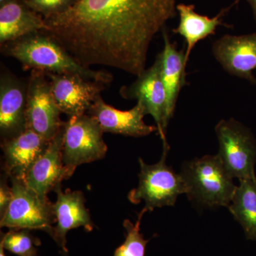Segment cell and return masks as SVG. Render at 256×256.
I'll return each instance as SVG.
<instances>
[{"instance_id":"obj_14","label":"cell","mask_w":256,"mask_h":256,"mask_svg":"<svg viewBox=\"0 0 256 256\" xmlns=\"http://www.w3.org/2000/svg\"><path fill=\"white\" fill-rule=\"evenodd\" d=\"M88 116L98 121L104 132L129 137H146L158 131L156 126L144 122L146 112L140 101L130 110H120L106 104L99 96L88 111Z\"/></svg>"},{"instance_id":"obj_17","label":"cell","mask_w":256,"mask_h":256,"mask_svg":"<svg viewBox=\"0 0 256 256\" xmlns=\"http://www.w3.org/2000/svg\"><path fill=\"white\" fill-rule=\"evenodd\" d=\"M46 28L44 18L25 4L13 0L0 6V44Z\"/></svg>"},{"instance_id":"obj_27","label":"cell","mask_w":256,"mask_h":256,"mask_svg":"<svg viewBox=\"0 0 256 256\" xmlns=\"http://www.w3.org/2000/svg\"><path fill=\"white\" fill-rule=\"evenodd\" d=\"M13 1V0H0V6L6 4V3L10 2Z\"/></svg>"},{"instance_id":"obj_16","label":"cell","mask_w":256,"mask_h":256,"mask_svg":"<svg viewBox=\"0 0 256 256\" xmlns=\"http://www.w3.org/2000/svg\"><path fill=\"white\" fill-rule=\"evenodd\" d=\"M50 142L28 129L15 137L2 140L3 173L10 178L24 180L32 165L46 151Z\"/></svg>"},{"instance_id":"obj_22","label":"cell","mask_w":256,"mask_h":256,"mask_svg":"<svg viewBox=\"0 0 256 256\" xmlns=\"http://www.w3.org/2000/svg\"><path fill=\"white\" fill-rule=\"evenodd\" d=\"M146 210L143 208L138 214L136 224L126 220L124 226L126 230V240L122 245L114 250V256H146V244L150 240H146L140 232L141 220Z\"/></svg>"},{"instance_id":"obj_3","label":"cell","mask_w":256,"mask_h":256,"mask_svg":"<svg viewBox=\"0 0 256 256\" xmlns=\"http://www.w3.org/2000/svg\"><path fill=\"white\" fill-rule=\"evenodd\" d=\"M180 174L186 182L190 200L208 207L230 204L236 186L218 154L188 162Z\"/></svg>"},{"instance_id":"obj_18","label":"cell","mask_w":256,"mask_h":256,"mask_svg":"<svg viewBox=\"0 0 256 256\" xmlns=\"http://www.w3.org/2000/svg\"><path fill=\"white\" fill-rule=\"evenodd\" d=\"M164 48L160 52L162 80L166 92V119L170 122L174 116L182 88L186 84L185 52L178 50L176 43H172L169 35L163 31Z\"/></svg>"},{"instance_id":"obj_19","label":"cell","mask_w":256,"mask_h":256,"mask_svg":"<svg viewBox=\"0 0 256 256\" xmlns=\"http://www.w3.org/2000/svg\"><path fill=\"white\" fill-rule=\"evenodd\" d=\"M228 9H224L213 18L198 14L195 12L194 4H178L176 11L180 15V22L178 28L172 30L173 33L184 38L186 48L185 50V65L188 64L192 50L200 41L208 36L214 35L217 28L222 22V16Z\"/></svg>"},{"instance_id":"obj_6","label":"cell","mask_w":256,"mask_h":256,"mask_svg":"<svg viewBox=\"0 0 256 256\" xmlns=\"http://www.w3.org/2000/svg\"><path fill=\"white\" fill-rule=\"evenodd\" d=\"M12 198L4 215L0 218V226L10 229L41 230L52 236L56 223L53 204L50 198L37 194L18 178H10Z\"/></svg>"},{"instance_id":"obj_4","label":"cell","mask_w":256,"mask_h":256,"mask_svg":"<svg viewBox=\"0 0 256 256\" xmlns=\"http://www.w3.org/2000/svg\"><path fill=\"white\" fill-rule=\"evenodd\" d=\"M169 150H163L161 160L154 164H148L139 158V184L128 194V200L134 204L144 202L146 212L154 208L174 206L180 195L188 193L186 182L166 164Z\"/></svg>"},{"instance_id":"obj_15","label":"cell","mask_w":256,"mask_h":256,"mask_svg":"<svg viewBox=\"0 0 256 256\" xmlns=\"http://www.w3.org/2000/svg\"><path fill=\"white\" fill-rule=\"evenodd\" d=\"M57 200L53 204L56 225L54 226L50 236L56 242L62 252L67 254L66 235L72 229L84 227L86 232L94 228L90 212L85 206L86 198L80 191L62 190V185L54 190Z\"/></svg>"},{"instance_id":"obj_10","label":"cell","mask_w":256,"mask_h":256,"mask_svg":"<svg viewBox=\"0 0 256 256\" xmlns=\"http://www.w3.org/2000/svg\"><path fill=\"white\" fill-rule=\"evenodd\" d=\"M50 79L52 94L62 114L68 117L86 114L106 84L79 74L45 73Z\"/></svg>"},{"instance_id":"obj_13","label":"cell","mask_w":256,"mask_h":256,"mask_svg":"<svg viewBox=\"0 0 256 256\" xmlns=\"http://www.w3.org/2000/svg\"><path fill=\"white\" fill-rule=\"evenodd\" d=\"M28 80L18 78L2 68L0 77V134L2 140L15 137L26 130Z\"/></svg>"},{"instance_id":"obj_23","label":"cell","mask_w":256,"mask_h":256,"mask_svg":"<svg viewBox=\"0 0 256 256\" xmlns=\"http://www.w3.org/2000/svg\"><path fill=\"white\" fill-rule=\"evenodd\" d=\"M30 9L48 18L65 12L78 0H23Z\"/></svg>"},{"instance_id":"obj_8","label":"cell","mask_w":256,"mask_h":256,"mask_svg":"<svg viewBox=\"0 0 256 256\" xmlns=\"http://www.w3.org/2000/svg\"><path fill=\"white\" fill-rule=\"evenodd\" d=\"M52 92L50 79L44 72L32 70L28 78L26 129L50 141L60 132L64 121Z\"/></svg>"},{"instance_id":"obj_11","label":"cell","mask_w":256,"mask_h":256,"mask_svg":"<svg viewBox=\"0 0 256 256\" xmlns=\"http://www.w3.org/2000/svg\"><path fill=\"white\" fill-rule=\"evenodd\" d=\"M212 53L226 72L256 85V32L224 35L214 42Z\"/></svg>"},{"instance_id":"obj_2","label":"cell","mask_w":256,"mask_h":256,"mask_svg":"<svg viewBox=\"0 0 256 256\" xmlns=\"http://www.w3.org/2000/svg\"><path fill=\"white\" fill-rule=\"evenodd\" d=\"M1 52L6 56L18 60L25 70L79 74L106 85L114 78L110 72L94 70L79 64L56 40L44 31L1 45Z\"/></svg>"},{"instance_id":"obj_5","label":"cell","mask_w":256,"mask_h":256,"mask_svg":"<svg viewBox=\"0 0 256 256\" xmlns=\"http://www.w3.org/2000/svg\"><path fill=\"white\" fill-rule=\"evenodd\" d=\"M218 156L232 178L239 181L256 178V139L248 128L235 119L222 120L215 127Z\"/></svg>"},{"instance_id":"obj_21","label":"cell","mask_w":256,"mask_h":256,"mask_svg":"<svg viewBox=\"0 0 256 256\" xmlns=\"http://www.w3.org/2000/svg\"><path fill=\"white\" fill-rule=\"evenodd\" d=\"M30 229H10L2 234L1 244L8 252L18 256H38L36 246L40 239L34 236Z\"/></svg>"},{"instance_id":"obj_1","label":"cell","mask_w":256,"mask_h":256,"mask_svg":"<svg viewBox=\"0 0 256 256\" xmlns=\"http://www.w3.org/2000/svg\"><path fill=\"white\" fill-rule=\"evenodd\" d=\"M176 0H78L44 18L43 30L86 68L104 66L138 76L151 42L178 15Z\"/></svg>"},{"instance_id":"obj_28","label":"cell","mask_w":256,"mask_h":256,"mask_svg":"<svg viewBox=\"0 0 256 256\" xmlns=\"http://www.w3.org/2000/svg\"></svg>"},{"instance_id":"obj_9","label":"cell","mask_w":256,"mask_h":256,"mask_svg":"<svg viewBox=\"0 0 256 256\" xmlns=\"http://www.w3.org/2000/svg\"><path fill=\"white\" fill-rule=\"evenodd\" d=\"M137 77V80L130 86L121 88L120 94L124 98L136 99L142 102L146 114H150L156 121L158 134L162 141L163 150H170L166 139L169 124L166 119V92L162 80L160 54L152 66Z\"/></svg>"},{"instance_id":"obj_7","label":"cell","mask_w":256,"mask_h":256,"mask_svg":"<svg viewBox=\"0 0 256 256\" xmlns=\"http://www.w3.org/2000/svg\"><path fill=\"white\" fill-rule=\"evenodd\" d=\"M64 164L76 170L80 165L104 159L108 151L98 121L88 114L68 117L64 122Z\"/></svg>"},{"instance_id":"obj_20","label":"cell","mask_w":256,"mask_h":256,"mask_svg":"<svg viewBox=\"0 0 256 256\" xmlns=\"http://www.w3.org/2000/svg\"><path fill=\"white\" fill-rule=\"evenodd\" d=\"M239 182L229 210L242 226L246 238L256 240V176Z\"/></svg>"},{"instance_id":"obj_12","label":"cell","mask_w":256,"mask_h":256,"mask_svg":"<svg viewBox=\"0 0 256 256\" xmlns=\"http://www.w3.org/2000/svg\"><path fill=\"white\" fill-rule=\"evenodd\" d=\"M64 134L63 124L58 134L50 141L46 151L32 165L23 180L28 188L44 198H47L50 192L62 185V181L68 180L75 172L64 163Z\"/></svg>"},{"instance_id":"obj_26","label":"cell","mask_w":256,"mask_h":256,"mask_svg":"<svg viewBox=\"0 0 256 256\" xmlns=\"http://www.w3.org/2000/svg\"><path fill=\"white\" fill-rule=\"evenodd\" d=\"M0 256H6L4 254V248L1 244H0Z\"/></svg>"},{"instance_id":"obj_25","label":"cell","mask_w":256,"mask_h":256,"mask_svg":"<svg viewBox=\"0 0 256 256\" xmlns=\"http://www.w3.org/2000/svg\"><path fill=\"white\" fill-rule=\"evenodd\" d=\"M246 1L252 8V14L256 22V0H246Z\"/></svg>"},{"instance_id":"obj_24","label":"cell","mask_w":256,"mask_h":256,"mask_svg":"<svg viewBox=\"0 0 256 256\" xmlns=\"http://www.w3.org/2000/svg\"><path fill=\"white\" fill-rule=\"evenodd\" d=\"M8 175L3 173L0 181V218L4 215L12 198V188L8 185Z\"/></svg>"}]
</instances>
